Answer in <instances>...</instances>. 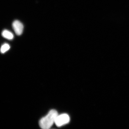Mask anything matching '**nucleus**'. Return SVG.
<instances>
[{
	"label": "nucleus",
	"mask_w": 129,
	"mask_h": 129,
	"mask_svg": "<svg viewBox=\"0 0 129 129\" xmlns=\"http://www.w3.org/2000/svg\"><path fill=\"white\" fill-rule=\"evenodd\" d=\"M70 120L69 115L67 114L58 115L56 118L55 124L57 127H61L68 123Z\"/></svg>",
	"instance_id": "obj_2"
},
{
	"label": "nucleus",
	"mask_w": 129,
	"mask_h": 129,
	"mask_svg": "<svg viewBox=\"0 0 129 129\" xmlns=\"http://www.w3.org/2000/svg\"><path fill=\"white\" fill-rule=\"evenodd\" d=\"M58 115L57 111L54 109L51 110L47 115L40 120V127L44 129L50 128L53 123H55L56 118Z\"/></svg>",
	"instance_id": "obj_1"
},
{
	"label": "nucleus",
	"mask_w": 129,
	"mask_h": 129,
	"mask_svg": "<svg viewBox=\"0 0 129 129\" xmlns=\"http://www.w3.org/2000/svg\"><path fill=\"white\" fill-rule=\"evenodd\" d=\"M2 36L4 38L9 40H12L14 38L13 34L7 30H5L3 31Z\"/></svg>",
	"instance_id": "obj_4"
},
{
	"label": "nucleus",
	"mask_w": 129,
	"mask_h": 129,
	"mask_svg": "<svg viewBox=\"0 0 129 129\" xmlns=\"http://www.w3.org/2000/svg\"><path fill=\"white\" fill-rule=\"evenodd\" d=\"M12 27L16 35H20L22 34L23 25L21 22L18 20L14 21L13 23Z\"/></svg>",
	"instance_id": "obj_3"
},
{
	"label": "nucleus",
	"mask_w": 129,
	"mask_h": 129,
	"mask_svg": "<svg viewBox=\"0 0 129 129\" xmlns=\"http://www.w3.org/2000/svg\"><path fill=\"white\" fill-rule=\"evenodd\" d=\"M10 47L8 44H5L3 45L1 48V52L2 53H4L9 50Z\"/></svg>",
	"instance_id": "obj_5"
}]
</instances>
